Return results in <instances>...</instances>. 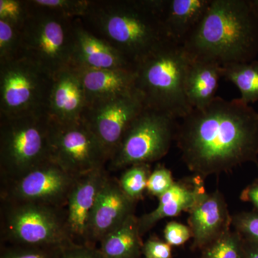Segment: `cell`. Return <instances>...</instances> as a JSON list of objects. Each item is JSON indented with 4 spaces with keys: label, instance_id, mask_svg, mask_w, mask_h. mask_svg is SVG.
Masks as SVG:
<instances>
[{
    "label": "cell",
    "instance_id": "obj_1",
    "mask_svg": "<svg viewBox=\"0 0 258 258\" xmlns=\"http://www.w3.org/2000/svg\"><path fill=\"white\" fill-rule=\"evenodd\" d=\"M175 140L189 170L203 179L257 164L258 113L240 98L216 97L181 118Z\"/></svg>",
    "mask_w": 258,
    "mask_h": 258
},
{
    "label": "cell",
    "instance_id": "obj_2",
    "mask_svg": "<svg viewBox=\"0 0 258 258\" xmlns=\"http://www.w3.org/2000/svg\"><path fill=\"white\" fill-rule=\"evenodd\" d=\"M183 46L194 60L221 67L254 60L258 17L250 0H212Z\"/></svg>",
    "mask_w": 258,
    "mask_h": 258
},
{
    "label": "cell",
    "instance_id": "obj_3",
    "mask_svg": "<svg viewBox=\"0 0 258 258\" xmlns=\"http://www.w3.org/2000/svg\"><path fill=\"white\" fill-rule=\"evenodd\" d=\"M79 19L86 30L133 66L168 39L157 0H89Z\"/></svg>",
    "mask_w": 258,
    "mask_h": 258
},
{
    "label": "cell",
    "instance_id": "obj_4",
    "mask_svg": "<svg viewBox=\"0 0 258 258\" xmlns=\"http://www.w3.org/2000/svg\"><path fill=\"white\" fill-rule=\"evenodd\" d=\"M191 60L182 45L167 39L134 64L135 89L146 108L176 120L192 111L185 92Z\"/></svg>",
    "mask_w": 258,
    "mask_h": 258
},
{
    "label": "cell",
    "instance_id": "obj_5",
    "mask_svg": "<svg viewBox=\"0 0 258 258\" xmlns=\"http://www.w3.org/2000/svg\"><path fill=\"white\" fill-rule=\"evenodd\" d=\"M47 113L0 117V179H15L52 160Z\"/></svg>",
    "mask_w": 258,
    "mask_h": 258
},
{
    "label": "cell",
    "instance_id": "obj_6",
    "mask_svg": "<svg viewBox=\"0 0 258 258\" xmlns=\"http://www.w3.org/2000/svg\"><path fill=\"white\" fill-rule=\"evenodd\" d=\"M30 11L20 28V57L54 75L72 66L74 20L29 0Z\"/></svg>",
    "mask_w": 258,
    "mask_h": 258
},
{
    "label": "cell",
    "instance_id": "obj_7",
    "mask_svg": "<svg viewBox=\"0 0 258 258\" xmlns=\"http://www.w3.org/2000/svg\"><path fill=\"white\" fill-rule=\"evenodd\" d=\"M1 244L60 247L71 243L64 208L43 204L1 201Z\"/></svg>",
    "mask_w": 258,
    "mask_h": 258
},
{
    "label": "cell",
    "instance_id": "obj_8",
    "mask_svg": "<svg viewBox=\"0 0 258 258\" xmlns=\"http://www.w3.org/2000/svg\"><path fill=\"white\" fill-rule=\"evenodd\" d=\"M176 119L152 108H144L125 131L108 163L111 171L149 164L165 157L175 140Z\"/></svg>",
    "mask_w": 258,
    "mask_h": 258
},
{
    "label": "cell",
    "instance_id": "obj_9",
    "mask_svg": "<svg viewBox=\"0 0 258 258\" xmlns=\"http://www.w3.org/2000/svg\"><path fill=\"white\" fill-rule=\"evenodd\" d=\"M53 76L18 57L0 63V117L47 113Z\"/></svg>",
    "mask_w": 258,
    "mask_h": 258
},
{
    "label": "cell",
    "instance_id": "obj_10",
    "mask_svg": "<svg viewBox=\"0 0 258 258\" xmlns=\"http://www.w3.org/2000/svg\"><path fill=\"white\" fill-rule=\"evenodd\" d=\"M50 144L52 160L75 177L106 169L109 161L106 149L82 120L69 123L51 120Z\"/></svg>",
    "mask_w": 258,
    "mask_h": 258
},
{
    "label": "cell",
    "instance_id": "obj_11",
    "mask_svg": "<svg viewBox=\"0 0 258 258\" xmlns=\"http://www.w3.org/2000/svg\"><path fill=\"white\" fill-rule=\"evenodd\" d=\"M78 177L50 160L17 179L1 181L0 201L43 204L66 208Z\"/></svg>",
    "mask_w": 258,
    "mask_h": 258
},
{
    "label": "cell",
    "instance_id": "obj_12",
    "mask_svg": "<svg viewBox=\"0 0 258 258\" xmlns=\"http://www.w3.org/2000/svg\"><path fill=\"white\" fill-rule=\"evenodd\" d=\"M145 108L138 93L88 104L82 120L99 140L111 159L125 131Z\"/></svg>",
    "mask_w": 258,
    "mask_h": 258
},
{
    "label": "cell",
    "instance_id": "obj_13",
    "mask_svg": "<svg viewBox=\"0 0 258 258\" xmlns=\"http://www.w3.org/2000/svg\"><path fill=\"white\" fill-rule=\"evenodd\" d=\"M137 204L123 192L118 180L108 174L97 196L85 244L96 247L105 236L135 214Z\"/></svg>",
    "mask_w": 258,
    "mask_h": 258
},
{
    "label": "cell",
    "instance_id": "obj_14",
    "mask_svg": "<svg viewBox=\"0 0 258 258\" xmlns=\"http://www.w3.org/2000/svg\"><path fill=\"white\" fill-rule=\"evenodd\" d=\"M188 224L192 233L194 249H202L230 230L232 215L219 190L204 192L189 212Z\"/></svg>",
    "mask_w": 258,
    "mask_h": 258
},
{
    "label": "cell",
    "instance_id": "obj_15",
    "mask_svg": "<svg viewBox=\"0 0 258 258\" xmlns=\"http://www.w3.org/2000/svg\"><path fill=\"white\" fill-rule=\"evenodd\" d=\"M108 174L106 168L83 174L76 179L64 208L66 228L74 243H86L88 225L97 196Z\"/></svg>",
    "mask_w": 258,
    "mask_h": 258
},
{
    "label": "cell",
    "instance_id": "obj_16",
    "mask_svg": "<svg viewBox=\"0 0 258 258\" xmlns=\"http://www.w3.org/2000/svg\"><path fill=\"white\" fill-rule=\"evenodd\" d=\"M86 105L82 83L72 67L54 75L47 106L51 120L60 123L80 121Z\"/></svg>",
    "mask_w": 258,
    "mask_h": 258
},
{
    "label": "cell",
    "instance_id": "obj_17",
    "mask_svg": "<svg viewBox=\"0 0 258 258\" xmlns=\"http://www.w3.org/2000/svg\"><path fill=\"white\" fill-rule=\"evenodd\" d=\"M71 67L93 69H134V66L111 45L98 38L74 20Z\"/></svg>",
    "mask_w": 258,
    "mask_h": 258
},
{
    "label": "cell",
    "instance_id": "obj_18",
    "mask_svg": "<svg viewBox=\"0 0 258 258\" xmlns=\"http://www.w3.org/2000/svg\"><path fill=\"white\" fill-rule=\"evenodd\" d=\"M205 191L203 179L200 176H196L191 181L175 182L159 198V205L155 210L139 217L141 235H145L161 220L189 212Z\"/></svg>",
    "mask_w": 258,
    "mask_h": 258
},
{
    "label": "cell",
    "instance_id": "obj_19",
    "mask_svg": "<svg viewBox=\"0 0 258 258\" xmlns=\"http://www.w3.org/2000/svg\"><path fill=\"white\" fill-rule=\"evenodd\" d=\"M72 68L82 83L87 105L137 91L134 69Z\"/></svg>",
    "mask_w": 258,
    "mask_h": 258
},
{
    "label": "cell",
    "instance_id": "obj_20",
    "mask_svg": "<svg viewBox=\"0 0 258 258\" xmlns=\"http://www.w3.org/2000/svg\"><path fill=\"white\" fill-rule=\"evenodd\" d=\"M212 0H157L166 37L182 45L206 13Z\"/></svg>",
    "mask_w": 258,
    "mask_h": 258
},
{
    "label": "cell",
    "instance_id": "obj_21",
    "mask_svg": "<svg viewBox=\"0 0 258 258\" xmlns=\"http://www.w3.org/2000/svg\"><path fill=\"white\" fill-rule=\"evenodd\" d=\"M220 78L221 66L191 58L185 79V92L193 109L208 106L216 98Z\"/></svg>",
    "mask_w": 258,
    "mask_h": 258
},
{
    "label": "cell",
    "instance_id": "obj_22",
    "mask_svg": "<svg viewBox=\"0 0 258 258\" xmlns=\"http://www.w3.org/2000/svg\"><path fill=\"white\" fill-rule=\"evenodd\" d=\"M142 237L139 217L134 214L103 237L99 249L104 258H139L144 244Z\"/></svg>",
    "mask_w": 258,
    "mask_h": 258
},
{
    "label": "cell",
    "instance_id": "obj_23",
    "mask_svg": "<svg viewBox=\"0 0 258 258\" xmlns=\"http://www.w3.org/2000/svg\"><path fill=\"white\" fill-rule=\"evenodd\" d=\"M222 77L237 86L244 103L249 105L258 101V61L223 66Z\"/></svg>",
    "mask_w": 258,
    "mask_h": 258
},
{
    "label": "cell",
    "instance_id": "obj_24",
    "mask_svg": "<svg viewBox=\"0 0 258 258\" xmlns=\"http://www.w3.org/2000/svg\"><path fill=\"white\" fill-rule=\"evenodd\" d=\"M201 252L200 258H244V240L237 231L230 230Z\"/></svg>",
    "mask_w": 258,
    "mask_h": 258
},
{
    "label": "cell",
    "instance_id": "obj_25",
    "mask_svg": "<svg viewBox=\"0 0 258 258\" xmlns=\"http://www.w3.org/2000/svg\"><path fill=\"white\" fill-rule=\"evenodd\" d=\"M152 172L149 164H134L124 169L119 184L123 192L134 201L142 200L147 191L148 179Z\"/></svg>",
    "mask_w": 258,
    "mask_h": 258
},
{
    "label": "cell",
    "instance_id": "obj_26",
    "mask_svg": "<svg viewBox=\"0 0 258 258\" xmlns=\"http://www.w3.org/2000/svg\"><path fill=\"white\" fill-rule=\"evenodd\" d=\"M20 29L0 20V63L20 57Z\"/></svg>",
    "mask_w": 258,
    "mask_h": 258
},
{
    "label": "cell",
    "instance_id": "obj_27",
    "mask_svg": "<svg viewBox=\"0 0 258 258\" xmlns=\"http://www.w3.org/2000/svg\"><path fill=\"white\" fill-rule=\"evenodd\" d=\"M60 248L1 244L0 258H57Z\"/></svg>",
    "mask_w": 258,
    "mask_h": 258
},
{
    "label": "cell",
    "instance_id": "obj_28",
    "mask_svg": "<svg viewBox=\"0 0 258 258\" xmlns=\"http://www.w3.org/2000/svg\"><path fill=\"white\" fill-rule=\"evenodd\" d=\"M89 0H33L35 4L71 19L84 15Z\"/></svg>",
    "mask_w": 258,
    "mask_h": 258
},
{
    "label": "cell",
    "instance_id": "obj_29",
    "mask_svg": "<svg viewBox=\"0 0 258 258\" xmlns=\"http://www.w3.org/2000/svg\"><path fill=\"white\" fill-rule=\"evenodd\" d=\"M30 11L29 0H0V20L19 28L23 26Z\"/></svg>",
    "mask_w": 258,
    "mask_h": 258
},
{
    "label": "cell",
    "instance_id": "obj_30",
    "mask_svg": "<svg viewBox=\"0 0 258 258\" xmlns=\"http://www.w3.org/2000/svg\"><path fill=\"white\" fill-rule=\"evenodd\" d=\"M232 225L244 240L258 244V212H242L232 216Z\"/></svg>",
    "mask_w": 258,
    "mask_h": 258
},
{
    "label": "cell",
    "instance_id": "obj_31",
    "mask_svg": "<svg viewBox=\"0 0 258 258\" xmlns=\"http://www.w3.org/2000/svg\"><path fill=\"white\" fill-rule=\"evenodd\" d=\"M170 169L164 165H157L148 179L147 191L151 196L159 199L175 184Z\"/></svg>",
    "mask_w": 258,
    "mask_h": 258
},
{
    "label": "cell",
    "instance_id": "obj_32",
    "mask_svg": "<svg viewBox=\"0 0 258 258\" xmlns=\"http://www.w3.org/2000/svg\"><path fill=\"white\" fill-rule=\"evenodd\" d=\"M164 241L171 247H179L192 238V233L189 226L171 221L166 224L164 230Z\"/></svg>",
    "mask_w": 258,
    "mask_h": 258
},
{
    "label": "cell",
    "instance_id": "obj_33",
    "mask_svg": "<svg viewBox=\"0 0 258 258\" xmlns=\"http://www.w3.org/2000/svg\"><path fill=\"white\" fill-rule=\"evenodd\" d=\"M57 258H104L95 246L71 242L61 247Z\"/></svg>",
    "mask_w": 258,
    "mask_h": 258
},
{
    "label": "cell",
    "instance_id": "obj_34",
    "mask_svg": "<svg viewBox=\"0 0 258 258\" xmlns=\"http://www.w3.org/2000/svg\"><path fill=\"white\" fill-rule=\"evenodd\" d=\"M142 254L144 258H171L172 247L165 241L151 237L144 242Z\"/></svg>",
    "mask_w": 258,
    "mask_h": 258
},
{
    "label": "cell",
    "instance_id": "obj_35",
    "mask_svg": "<svg viewBox=\"0 0 258 258\" xmlns=\"http://www.w3.org/2000/svg\"><path fill=\"white\" fill-rule=\"evenodd\" d=\"M240 200L242 201L249 203L253 205L258 212V179H256L252 184L246 186L241 192Z\"/></svg>",
    "mask_w": 258,
    "mask_h": 258
},
{
    "label": "cell",
    "instance_id": "obj_36",
    "mask_svg": "<svg viewBox=\"0 0 258 258\" xmlns=\"http://www.w3.org/2000/svg\"><path fill=\"white\" fill-rule=\"evenodd\" d=\"M244 258H258V244L245 240H244Z\"/></svg>",
    "mask_w": 258,
    "mask_h": 258
},
{
    "label": "cell",
    "instance_id": "obj_37",
    "mask_svg": "<svg viewBox=\"0 0 258 258\" xmlns=\"http://www.w3.org/2000/svg\"><path fill=\"white\" fill-rule=\"evenodd\" d=\"M251 4L252 5V8L255 12L256 15L258 17V0H250Z\"/></svg>",
    "mask_w": 258,
    "mask_h": 258
},
{
    "label": "cell",
    "instance_id": "obj_38",
    "mask_svg": "<svg viewBox=\"0 0 258 258\" xmlns=\"http://www.w3.org/2000/svg\"><path fill=\"white\" fill-rule=\"evenodd\" d=\"M257 164H258V163H257Z\"/></svg>",
    "mask_w": 258,
    "mask_h": 258
}]
</instances>
